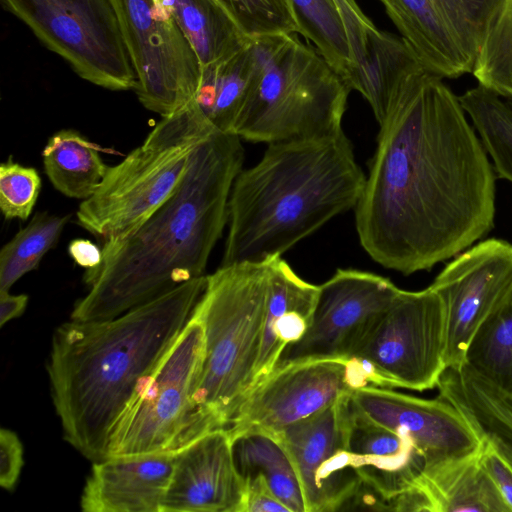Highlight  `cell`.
Here are the masks:
<instances>
[{
    "label": "cell",
    "mask_w": 512,
    "mask_h": 512,
    "mask_svg": "<svg viewBox=\"0 0 512 512\" xmlns=\"http://www.w3.org/2000/svg\"><path fill=\"white\" fill-rule=\"evenodd\" d=\"M140 103L162 117L194 99L201 64L165 0H111Z\"/></svg>",
    "instance_id": "obj_11"
},
{
    "label": "cell",
    "mask_w": 512,
    "mask_h": 512,
    "mask_svg": "<svg viewBox=\"0 0 512 512\" xmlns=\"http://www.w3.org/2000/svg\"><path fill=\"white\" fill-rule=\"evenodd\" d=\"M219 1L249 38L299 32L288 0Z\"/></svg>",
    "instance_id": "obj_33"
},
{
    "label": "cell",
    "mask_w": 512,
    "mask_h": 512,
    "mask_svg": "<svg viewBox=\"0 0 512 512\" xmlns=\"http://www.w3.org/2000/svg\"><path fill=\"white\" fill-rule=\"evenodd\" d=\"M251 43L255 73L234 134L269 144L342 130L351 89L311 44L297 33Z\"/></svg>",
    "instance_id": "obj_6"
},
{
    "label": "cell",
    "mask_w": 512,
    "mask_h": 512,
    "mask_svg": "<svg viewBox=\"0 0 512 512\" xmlns=\"http://www.w3.org/2000/svg\"><path fill=\"white\" fill-rule=\"evenodd\" d=\"M205 357L203 322L191 315L113 427L107 458L174 452Z\"/></svg>",
    "instance_id": "obj_9"
},
{
    "label": "cell",
    "mask_w": 512,
    "mask_h": 512,
    "mask_svg": "<svg viewBox=\"0 0 512 512\" xmlns=\"http://www.w3.org/2000/svg\"><path fill=\"white\" fill-rule=\"evenodd\" d=\"M268 266L265 318L252 389L273 372L282 351L307 332L319 294V286L303 280L281 256L269 258Z\"/></svg>",
    "instance_id": "obj_21"
},
{
    "label": "cell",
    "mask_w": 512,
    "mask_h": 512,
    "mask_svg": "<svg viewBox=\"0 0 512 512\" xmlns=\"http://www.w3.org/2000/svg\"><path fill=\"white\" fill-rule=\"evenodd\" d=\"M41 177L33 167L14 162L12 157L0 165V209L7 220H26L41 191Z\"/></svg>",
    "instance_id": "obj_34"
},
{
    "label": "cell",
    "mask_w": 512,
    "mask_h": 512,
    "mask_svg": "<svg viewBox=\"0 0 512 512\" xmlns=\"http://www.w3.org/2000/svg\"><path fill=\"white\" fill-rule=\"evenodd\" d=\"M244 149L234 133L215 131L193 149L174 193L126 238L105 241L102 263L86 270L88 293L74 321L113 319L204 275L228 223L229 198Z\"/></svg>",
    "instance_id": "obj_2"
},
{
    "label": "cell",
    "mask_w": 512,
    "mask_h": 512,
    "mask_svg": "<svg viewBox=\"0 0 512 512\" xmlns=\"http://www.w3.org/2000/svg\"><path fill=\"white\" fill-rule=\"evenodd\" d=\"M230 438L234 462L242 480L260 474L290 512H306L295 468L287 451L273 435L261 430H247Z\"/></svg>",
    "instance_id": "obj_26"
},
{
    "label": "cell",
    "mask_w": 512,
    "mask_h": 512,
    "mask_svg": "<svg viewBox=\"0 0 512 512\" xmlns=\"http://www.w3.org/2000/svg\"><path fill=\"white\" fill-rule=\"evenodd\" d=\"M23 460V446L13 431L2 428L0 430V485L11 491L19 479Z\"/></svg>",
    "instance_id": "obj_37"
},
{
    "label": "cell",
    "mask_w": 512,
    "mask_h": 512,
    "mask_svg": "<svg viewBox=\"0 0 512 512\" xmlns=\"http://www.w3.org/2000/svg\"><path fill=\"white\" fill-rule=\"evenodd\" d=\"M458 98L493 161L497 177L512 182V98L479 84Z\"/></svg>",
    "instance_id": "obj_28"
},
{
    "label": "cell",
    "mask_w": 512,
    "mask_h": 512,
    "mask_svg": "<svg viewBox=\"0 0 512 512\" xmlns=\"http://www.w3.org/2000/svg\"><path fill=\"white\" fill-rule=\"evenodd\" d=\"M365 178L343 130L269 143L233 183L221 266L281 256L355 208Z\"/></svg>",
    "instance_id": "obj_4"
},
{
    "label": "cell",
    "mask_w": 512,
    "mask_h": 512,
    "mask_svg": "<svg viewBox=\"0 0 512 512\" xmlns=\"http://www.w3.org/2000/svg\"><path fill=\"white\" fill-rule=\"evenodd\" d=\"M244 482L226 428H217L176 451L161 512H241Z\"/></svg>",
    "instance_id": "obj_18"
},
{
    "label": "cell",
    "mask_w": 512,
    "mask_h": 512,
    "mask_svg": "<svg viewBox=\"0 0 512 512\" xmlns=\"http://www.w3.org/2000/svg\"><path fill=\"white\" fill-rule=\"evenodd\" d=\"M207 276L104 321L55 329L47 365L65 440L87 459L107 458L118 419L172 347L200 299Z\"/></svg>",
    "instance_id": "obj_3"
},
{
    "label": "cell",
    "mask_w": 512,
    "mask_h": 512,
    "mask_svg": "<svg viewBox=\"0 0 512 512\" xmlns=\"http://www.w3.org/2000/svg\"><path fill=\"white\" fill-rule=\"evenodd\" d=\"M478 438L488 440L512 461V392L500 388L466 364L447 368L437 387Z\"/></svg>",
    "instance_id": "obj_22"
},
{
    "label": "cell",
    "mask_w": 512,
    "mask_h": 512,
    "mask_svg": "<svg viewBox=\"0 0 512 512\" xmlns=\"http://www.w3.org/2000/svg\"><path fill=\"white\" fill-rule=\"evenodd\" d=\"M422 67L415 51L400 35L377 28L368 35L346 83L366 99L380 123L402 81Z\"/></svg>",
    "instance_id": "obj_23"
},
{
    "label": "cell",
    "mask_w": 512,
    "mask_h": 512,
    "mask_svg": "<svg viewBox=\"0 0 512 512\" xmlns=\"http://www.w3.org/2000/svg\"><path fill=\"white\" fill-rule=\"evenodd\" d=\"M471 73L479 85L512 98V0H500L495 8Z\"/></svg>",
    "instance_id": "obj_32"
},
{
    "label": "cell",
    "mask_w": 512,
    "mask_h": 512,
    "mask_svg": "<svg viewBox=\"0 0 512 512\" xmlns=\"http://www.w3.org/2000/svg\"><path fill=\"white\" fill-rule=\"evenodd\" d=\"M70 215L36 213L0 251V291H9L26 273L35 270L57 244Z\"/></svg>",
    "instance_id": "obj_30"
},
{
    "label": "cell",
    "mask_w": 512,
    "mask_h": 512,
    "mask_svg": "<svg viewBox=\"0 0 512 512\" xmlns=\"http://www.w3.org/2000/svg\"><path fill=\"white\" fill-rule=\"evenodd\" d=\"M399 34L422 56L458 74L471 73L500 0H379Z\"/></svg>",
    "instance_id": "obj_16"
},
{
    "label": "cell",
    "mask_w": 512,
    "mask_h": 512,
    "mask_svg": "<svg viewBox=\"0 0 512 512\" xmlns=\"http://www.w3.org/2000/svg\"><path fill=\"white\" fill-rule=\"evenodd\" d=\"M479 461L512 512V461L492 442L481 439Z\"/></svg>",
    "instance_id": "obj_35"
},
{
    "label": "cell",
    "mask_w": 512,
    "mask_h": 512,
    "mask_svg": "<svg viewBox=\"0 0 512 512\" xmlns=\"http://www.w3.org/2000/svg\"><path fill=\"white\" fill-rule=\"evenodd\" d=\"M299 32L346 82L354 68L346 29L333 0H288Z\"/></svg>",
    "instance_id": "obj_29"
},
{
    "label": "cell",
    "mask_w": 512,
    "mask_h": 512,
    "mask_svg": "<svg viewBox=\"0 0 512 512\" xmlns=\"http://www.w3.org/2000/svg\"><path fill=\"white\" fill-rule=\"evenodd\" d=\"M378 376L365 359L308 360L274 370L245 397L226 429L275 434L334 404L355 389L376 386Z\"/></svg>",
    "instance_id": "obj_12"
},
{
    "label": "cell",
    "mask_w": 512,
    "mask_h": 512,
    "mask_svg": "<svg viewBox=\"0 0 512 512\" xmlns=\"http://www.w3.org/2000/svg\"><path fill=\"white\" fill-rule=\"evenodd\" d=\"M241 512H290L274 495L265 478L258 474L245 478Z\"/></svg>",
    "instance_id": "obj_38"
},
{
    "label": "cell",
    "mask_w": 512,
    "mask_h": 512,
    "mask_svg": "<svg viewBox=\"0 0 512 512\" xmlns=\"http://www.w3.org/2000/svg\"><path fill=\"white\" fill-rule=\"evenodd\" d=\"M399 291L383 276L338 269L319 285L311 326L282 351L274 370L308 360L353 356Z\"/></svg>",
    "instance_id": "obj_13"
},
{
    "label": "cell",
    "mask_w": 512,
    "mask_h": 512,
    "mask_svg": "<svg viewBox=\"0 0 512 512\" xmlns=\"http://www.w3.org/2000/svg\"><path fill=\"white\" fill-rule=\"evenodd\" d=\"M71 258L86 270L95 269L102 263V249L87 239H74L68 245Z\"/></svg>",
    "instance_id": "obj_39"
},
{
    "label": "cell",
    "mask_w": 512,
    "mask_h": 512,
    "mask_svg": "<svg viewBox=\"0 0 512 512\" xmlns=\"http://www.w3.org/2000/svg\"><path fill=\"white\" fill-rule=\"evenodd\" d=\"M355 407L372 421L408 436L426 467L479 449L481 440L446 400L422 399L390 388L364 386L350 392Z\"/></svg>",
    "instance_id": "obj_17"
},
{
    "label": "cell",
    "mask_w": 512,
    "mask_h": 512,
    "mask_svg": "<svg viewBox=\"0 0 512 512\" xmlns=\"http://www.w3.org/2000/svg\"><path fill=\"white\" fill-rule=\"evenodd\" d=\"M201 67L223 61L250 38L219 0H165Z\"/></svg>",
    "instance_id": "obj_25"
},
{
    "label": "cell",
    "mask_w": 512,
    "mask_h": 512,
    "mask_svg": "<svg viewBox=\"0 0 512 512\" xmlns=\"http://www.w3.org/2000/svg\"><path fill=\"white\" fill-rule=\"evenodd\" d=\"M254 73L255 54L251 38L233 56L201 67V78L194 100L216 131L234 133Z\"/></svg>",
    "instance_id": "obj_24"
},
{
    "label": "cell",
    "mask_w": 512,
    "mask_h": 512,
    "mask_svg": "<svg viewBox=\"0 0 512 512\" xmlns=\"http://www.w3.org/2000/svg\"><path fill=\"white\" fill-rule=\"evenodd\" d=\"M28 296L12 295L9 291H0V326L21 316L27 306Z\"/></svg>",
    "instance_id": "obj_40"
},
{
    "label": "cell",
    "mask_w": 512,
    "mask_h": 512,
    "mask_svg": "<svg viewBox=\"0 0 512 512\" xmlns=\"http://www.w3.org/2000/svg\"><path fill=\"white\" fill-rule=\"evenodd\" d=\"M464 364L512 392V293L475 335Z\"/></svg>",
    "instance_id": "obj_31"
},
{
    "label": "cell",
    "mask_w": 512,
    "mask_h": 512,
    "mask_svg": "<svg viewBox=\"0 0 512 512\" xmlns=\"http://www.w3.org/2000/svg\"><path fill=\"white\" fill-rule=\"evenodd\" d=\"M82 79L113 91L137 77L111 0H0Z\"/></svg>",
    "instance_id": "obj_8"
},
{
    "label": "cell",
    "mask_w": 512,
    "mask_h": 512,
    "mask_svg": "<svg viewBox=\"0 0 512 512\" xmlns=\"http://www.w3.org/2000/svg\"><path fill=\"white\" fill-rule=\"evenodd\" d=\"M479 450L426 467L401 496L400 511L510 512L482 468Z\"/></svg>",
    "instance_id": "obj_20"
},
{
    "label": "cell",
    "mask_w": 512,
    "mask_h": 512,
    "mask_svg": "<svg viewBox=\"0 0 512 512\" xmlns=\"http://www.w3.org/2000/svg\"><path fill=\"white\" fill-rule=\"evenodd\" d=\"M44 170L56 190L85 200L102 182L107 166L98 148L74 129L53 134L42 151Z\"/></svg>",
    "instance_id": "obj_27"
},
{
    "label": "cell",
    "mask_w": 512,
    "mask_h": 512,
    "mask_svg": "<svg viewBox=\"0 0 512 512\" xmlns=\"http://www.w3.org/2000/svg\"><path fill=\"white\" fill-rule=\"evenodd\" d=\"M216 130L194 99L162 117L142 145L109 167L77 210V223L105 241L126 238L174 193L195 146Z\"/></svg>",
    "instance_id": "obj_7"
},
{
    "label": "cell",
    "mask_w": 512,
    "mask_h": 512,
    "mask_svg": "<svg viewBox=\"0 0 512 512\" xmlns=\"http://www.w3.org/2000/svg\"><path fill=\"white\" fill-rule=\"evenodd\" d=\"M176 452L109 457L93 462L80 506L84 512H161Z\"/></svg>",
    "instance_id": "obj_19"
},
{
    "label": "cell",
    "mask_w": 512,
    "mask_h": 512,
    "mask_svg": "<svg viewBox=\"0 0 512 512\" xmlns=\"http://www.w3.org/2000/svg\"><path fill=\"white\" fill-rule=\"evenodd\" d=\"M430 287L445 307L447 368L462 365L475 335L512 293V244L479 242L447 264Z\"/></svg>",
    "instance_id": "obj_14"
},
{
    "label": "cell",
    "mask_w": 512,
    "mask_h": 512,
    "mask_svg": "<svg viewBox=\"0 0 512 512\" xmlns=\"http://www.w3.org/2000/svg\"><path fill=\"white\" fill-rule=\"evenodd\" d=\"M346 29L354 67L361 57L368 35L377 29L356 0H333Z\"/></svg>",
    "instance_id": "obj_36"
},
{
    "label": "cell",
    "mask_w": 512,
    "mask_h": 512,
    "mask_svg": "<svg viewBox=\"0 0 512 512\" xmlns=\"http://www.w3.org/2000/svg\"><path fill=\"white\" fill-rule=\"evenodd\" d=\"M354 208L361 246L404 275L429 270L491 231L495 174L459 98L419 68L384 119Z\"/></svg>",
    "instance_id": "obj_1"
},
{
    "label": "cell",
    "mask_w": 512,
    "mask_h": 512,
    "mask_svg": "<svg viewBox=\"0 0 512 512\" xmlns=\"http://www.w3.org/2000/svg\"><path fill=\"white\" fill-rule=\"evenodd\" d=\"M349 393L323 411L271 434L292 461L306 512L344 510L361 484L353 455L346 447Z\"/></svg>",
    "instance_id": "obj_15"
},
{
    "label": "cell",
    "mask_w": 512,
    "mask_h": 512,
    "mask_svg": "<svg viewBox=\"0 0 512 512\" xmlns=\"http://www.w3.org/2000/svg\"><path fill=\"white\" fill-rule=\"evenodd\" d=\"M268 276V259L220 266L207 276L192 312L204 324L205 357L174 451L211 430L226 428L251 391Z\"/></svg>",
    "instance_id": "obj_5"
},
{
    "label": "cell",
    "mask_w": 512,
    "mask_h": 512,
    "mask_svg": "<svg viewBox=\"0 0 512 512\" xmlns=\"http://www.w3.org/2000/svg\"><path fill=\"white\" fill-rule=\"evenodd\" d=\"M445 353V307L429 286L400 289L353 356L376 369L383 388L424 391L437 387L447 368Z\"/></svg>",
    "instance_id": "obj_10"
}]
</instances>
